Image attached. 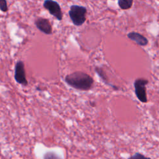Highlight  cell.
I'll return each instance as SVG.
<instances>
[{
	"mask_svg": "<svg viewBox=\"0 0 159 159\" xmlns=\"http://www.w3.org/2000/svg\"><path fill=\"white\" fill-rule=\"evenodd\" d=\"M14 79L17 83L23 86H27L28 84L24 69V63L21 60L18 61L15 65Z\"/></svg>",
	"mask_w": 159,
	"mask_h": 159,
	"instance_id": "obj_5",
	"label": "cell"
},
{
	"mask_svg": "<svg viewBox=\"0 0 159 159\" xmlns=\"http://www.w3.org/2000/svg\"><path fill=\"white\" fill-rule=\"evenodd\" d=\"M95 71L98 74V75L101 77V78L106 83V84H107L108 85H110V86H111L113 88H116V89H118V88H117V87H116V86H112L111 84H109V83L107 81V76H106V73H104V71L102 70V69L101 68H100V67H96V68H95Z\"/></svg>",
	"mask_w": 159,
	"mask_h": 159,
	"instance_id": "obj_9",
	"label": "cell"
},
{
	"mask_svg": "<svg viewBox=\"0 0 159 159\" xmlns=\"http://www.w3.org/2000/svg\"><path fill=\"white\" fill-rule=\"evenodd\" d=\"M127 37L130 40L135 42L138 45L140 46H145L148 44V42L147 39L145 37L135 32H131L127 34Z\"/></svg>",
	"mask_w": 159,
	"mask_h": 159,
	"instance_id": "obj_7",
	"label": "cell"
},
{
	"mask_svg": "<svg viewBox=\"0 0 159 159\" xmlns=\"http://www.w3.org/2000/svg\"><path fill=\"white\" fill-rule=\"evenodd\" d=\"M0 9L1 11L5 12H7L8 10L7 1L6 0H1L0 1Z\"/></svg>",
	"mask_w": 159,
	"mask_h": 159,
	"instance_id": "obj_12",
	"label": "cell"
},
{
	"mask_svg": "<svg viewBox=\"0 0 159 159\" xmlns=\"http://www.w3.org/2000/svg\"><path fill=\"white\" fill-rule=\"evenodd\" d=\"M43 6L48 10L49 13L54 16L58 20H61L63 18V12L60 4L55 1L45 0L43 3Z\"/></svg>",
	"mask_w": 159,
	"mask_h": 159,
	"instance_id": "obj_4",
	"label": "cell"
},
{
	"mask_svg": "<svg viewBox=\"0 0 159 159\" xmlns=\"http://www.w3.org/2000/svg\"><path fill=\"white\" fill-rule=\"evenodd\" d=\"M87 9L85 7L73 4L70 7L68 15L73 22L76 26L82 25L86 20Z\"/></svg>",
	"mask_w": 159,
	"mask_h": 159,
	"instance_id": "obj_2",
	"label": "cell"
},
{
	"mask_svg": "<svg viewBox=\"0 0 159 159\" xmlns=\"http://www.w3.org/2000/svg\"><path fill=\"white\" fill-rule=\"evenodd\" d=\"M119 7L123 10L130 9L133 4L132 0H119L117 2Z\"/></svg>",
	"mask_w": 159,
	"mask_h": 159,
	"instance_id": "obj_8",
	"label": "cell"
},
{
	"mask_svg": "<svg viewBox=\"0 0 159 159\" xmlns=\"http://www.w3.org/2000/svg\"><path fill=\"white\" fill-rule=\"evenodd\" d=\"M148 83V81L144 78H137L134 83L135 95L137 99L142 102L145 103L147 102L146 85Z\"/></svg>",
	"mask_w": 159,
	"mask_h": 159,
	"instance_id": "obj_3",
	"label": "cell"
},
{
	"mask_svg": "<svg viewBox=\"0 0 159 159\" xmlns=\"http://www.w3.org/2000/svg\"><path fill=\"white\" fill-rule=\"evenodd\" d=\"M65 81L70 86L80 91H88L93 86L94 80L86 73L77 71L67 75Z\"/></svg>",
	"mask_w": 159,
	"mask_h": 159,
	"instance_id": "obj_1",
	"label": "cell"
},
{
	"mask_svg": "<svg viewBox=\"0 0 159 159\" xmlns=\"http://www.w3.org/2000/svg\"><path fill=\"white\" fill-rule=\"evenodd\" d=\"M128 159H152V158L145 157V155H143V154L139 152H136L135 153H134V155L129 157Z\"/></svg>",
	"mask_w": 159,
	"mask_h": 159,
	"instance_id": "obj_11",
	"label": "cell"
},
{
	"mask_svg": "<svg viewBox=\"0 0 159 159\" xmlns=\"http://www.w3.org/2000/svg\"><path fill=\"white\" fill-rule=\"evenodd\" d=\"M35 25L40 32L47 35L52 34V27L48 19L38 17L35 20Z\"/></svg>",
	"mask_w": 159,
	"mask_h": 159,
	"instance_id": "obj_6",
	"label": "cell"
},
{
	"mask_svg": "<svg viewBox=\"0 0 159 159\" xmlns=\"http://www.w3.org/2000/svg\"><path fill=\"white\" fill-rule=\"evenodd\" d=\"M43 159H61V158L55 152L50 151L46 152L43 155Z\"/></svg>",
	"mask_w": 159,
	"mask_h": 159,
	"instance_id": "obj_10",
	"label": "cell"
}]
</instances>
